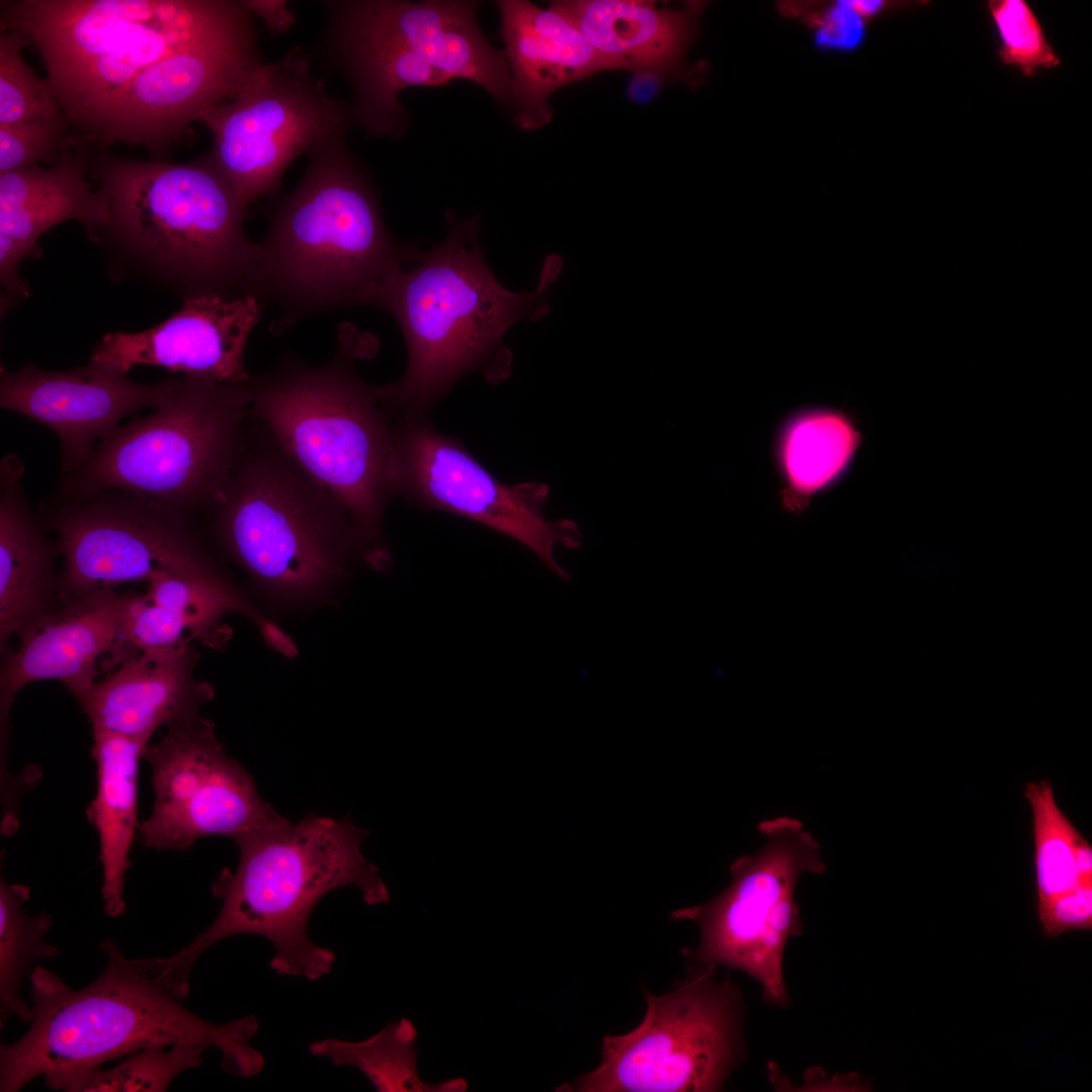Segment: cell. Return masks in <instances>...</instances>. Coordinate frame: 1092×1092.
Returning a JSON list of instances; mask_svg holds the SVG:
<instances>
[{"label":"cell","instance_id":"cell-1","mask_svg":"<svg viewBox=\"0 0 1092 1092\" xmlns=\"http://www.w3.org/2000/svg\"><path fill=\"white\" fill-rule=\"evenodd\" d=\"M102 974L74 990L54 971L29 976L32 1018L18 1039L0 1045V1091L16 1092L37 1077L47 1087L152 1045L196 1043L221 1053L222 1069L250 1078L264 1068L252 1039L254 1015L223 1024L204 1020L170 989L161 958L126 959L112 939L100 942Z\"/></svg>","mask_w":1092,"mask_h":1092},{"label":"cell","instance_id":"cell-2","mask_svg":"<svg viewBox=\"0 0 1092 1092\" xmlns=\"http://www.w3.org/2000/svg\"><path fill=\"white\" fill-rule=\"evenodd\" d=\"M448 219L444 241L399 272L376 305L394 317L407 348L403 376L376 386L393 417L428 419L455 382L473 371L490 382L508 378L512 353L504 335L520 320L537 322L548 314L550 286L562 268L560 256L549 255L536 290H508L478 245L480 216L457 220L449 214Z\"/></svg>","mask_w":1092,"mask_h":1092},{"label":"cell","instance_id":"cell-3","mask_svg":"<svg viewBox=\"0 0 1092 1092\" xmlns=\"http://www.w3.org/2000/svg\"><path fill=\"white\" fill-rule=\"evenodd\" d=\"M307 156L304 175L274 206L258 243L251 296L279 307V330L314 312L376 306L423 252L390 236L377 192L345 139Z\"/></svg>","mask_w":1092,"mask_h":1092},{"label":"cell","instance_id":"cell-4","mask_svg":"<svg viewBox=\"0 0 1092 1092\" xmlns=\"http://www.w3.org/2000/svg\"><path fill=\"white\" fill-rule=\"evenodd\" d=\"M368 833L348 816L309 813L297 823L282 818L236 839L237 868L222 869L211 886L212 895L221 900L216 918L186 947L162 959L174 994L183 1000L199 957L238 934L267 938L275 950L270 967L279 975L314 981L331 973L335 953L307 933L314 906L346 886L357 887L367 905L389 901L379 869L360 849Z\"/></svg>","mask_w":1092,"mask_h":1092},{"label":"cell","instance_id":"cell-5","mask_svg":"<svg viewBox=\"0 0 1092 1092\" xmlns=\"http://www.w3.org/2000/svg\"><path fill=\"white\" fill-rule=\"evenodd\" d=\"M1 30L39 53L74 147H89L126 93L164 60L249 23L234 0H5Z\"/></svg>","mask_w":1092,"mask_h":1092},{"label":"cell","instance_id":"cell-6","mask_svg":"<svg viewBox=\"0 0 1092 1092\" xmlns=\"http://www.w3.org/2000/svg\"><path fill=\"white\" fill-rule=\"evenodd\" d=\"M224 492L208 513L223 554L273 607L330 605L357 565L384 570L351 516L255 420Z\"/></svg>","mask_w":1092,"mask_h":1092},{"label":"cell","instance_id":"cell-7","mask_svg":"<svg viewBox=\"0 0 1092 1092\" xmlns=\"http://www.w3.org/2000/svg\"><path fill=\"white\" fill-rule=\"evenodd\" d=\"M81 153L106 212L96 242L185 299L251 296L258 244L244 229L249 204L207 154L173 164Z\"/></svg>","mask_w":1092,"mask_h":1092},{"label":"cell","instance_id":"cell-8","mask_svg":"<svg viewBox=\"0 0 1092 1092\" xmlns=\"http://www.w3.org/2000/svg\"><path fill=\"white\" fill-rule=\"evenodd\" d=\"M360 337L342 329L333 358L313 366L294 353L248 381L250 417L312 480L347 510L377 558L389 566L383 518L394 496L393 417L355 368Z\"/></svg>","mask_w":1092,"mask_h":1092},{"label":"cell","instance_id":"cell-9","mask_svg":"<svg viewBox=\"0 0 1092 1092\" xmlns=\"http://www.w3.org/2000/svg\"><path fill=\"white\" fill-rule=\"evenodd\" d=\"M325 63L352 88V124L370 135L398 138L407 117L398 95L464 79L497 103L513 107V82L504 52L477 24L476 2L433 0L322 1Z\"/></svg>","mask_w":1092,"mask_h":1092},{"label":"cell","instance_id":"cell-10","mask_svg":"<svg viewBox=\"0 0 1092 1092\" xmlns=\"http://www.w3.org/2000/svg\"><path fill=\"white\" fill-rule=\"evenodd\" d=\"M247 383L174 377L154 413L119 426L87 461L62 475V494L119 489L190 516L208 514L224 492L244 442Z\"/></svg>","mask_w":1092,"mask_h":1092},{"label":"cell","instance_id":"cell-11","mask_svg":"<svg viewBox=\"0 0 1092 1092\" xmlns=\"http://www.w3.org/2000/svg\"><path fill=\"white\" fill-rule=\"evenodd\" d=\"M713 966H694L661 996L647 990L643 1021L603 1040L598 1068L560 1087L580 1092L718 1091L742 1057L741 996Z\"/></svg>","mask_w":1092,"mask_h":1092},{"label":"cell","instance_id":"cell-12","mask_svg":"<svg viewBox=\"0 0 1092 1092\" xmlns=\"http://www.w3.org/2000/svg\"><path fill=\"white\" fill-rule=\"evenodd\" d=\"M758 830L766 843L731 864L727 889L704 905L671 916L700 926L699 946L684 950L695 966L740 970L761 985L764 1001L785 1008L790 998L783 978L784 951L788 939L803 932L797 882L805 873H824L826 866L819 843L799 820L767 819Z\"/></svg>","mask_w":1092,"mask_h":1092},{"label":"cell","instance_id":"cell-13","mask_svg":"<svg viewBox=\"0 0 1092 1092\" xmlns=\"http://www.w3.org/2000/svg\"><path fill=\"white\" fill-rule=\"evenodd\" d=\"M197 121L212 136L207 156L249 205L279 188L294 159L345 139L352 125L348 103L329 93L299 47L263 61L233 99Z\"/></svg>","mask_w":1092,"mask_h":1092},{"label":"cell","instance_id":"cell-14","mask_svg":"<svg viewBox=\"0 0 1092 1092\" xmlns=\"http://www.w3.org/2000/svg\"><path fill=\"white\" fill-rule=\"evenodd\" d=\"M190 517L126 490L63 495L49 517L63 557L61 596L147 581L161 570L206 573L222 569Z\"/></svg>","mask_w":1092,"mask_h":1092},{"label":"cell","instance_id":"cell-15","mask_svg":"<svg viewBox=\"0 0 1092 1092\" xmlns=\"http://www.w3.org/2000/svg\"><path fill=\"white\" fill-rule=\"evenodd\" d=\"M394 447L390 480L395 495L425 509L449 512L505 534L528 547L558 578L568 572L554 549H576L582 543L577 524L547 520L546 483L499 482L457 438L439 433L428 419L393 417Z\"/></svg>","mask_w":1092,"mask_h":1092},{"label":"cell","instance_id":"cell-16","mask_svg":"<svg viewBox=\"0 0 1092 1092\" xmlns=\"http://www.w3.org/2000/svg\"><path fill=\"white\" fill-rule=\"evenodd\" d=\"M143 759L155 795L151 815L139 826L148 848L184 851L209 836L235 841L284 818L261 798L202 716L168 727L148 744Z\"/></svg>","mask_w":1092,"mask_h":1092},{"label":"cell","instance_id":"cell-17","mask_svg":"<svg viewBox=\"0 0 1092 1092\" xmlns=\"http://www.w3.org/2000/svg\"><path fill=\"white\" fill-rule=\"evenodd\" d=\"M173 378L142 384L127 373L90 362L66 371H50L30 363L17 371L1 365L0 406L36 421L58 436L62 475L81 466L98 444L125 418L157 408Z\"/></svg>","mask_w":1092,"mask_h":1092},{"label":"cell","instance_id":"cell-18","mask_svg":"<svg viewBox=\"0 0 1092 1092\" xmlns=\"http://www.w3.org/2000/svg\"><path fill=\"white\" fill-rule=\"evenodd\" d=\"M263 309L254 296L187 298L180 310L154 328L105 335L89 362L121 373L151 365L216 382L247 383L252 375L244 351Z\"/></svg>","mask_w":1092,"mask_h":1092},{"label":"cell","instance_id":"cell-19","mask_svg":"<svg viewBox=\"0 0 1092 1092\" xmlns=\"http://www.w3.org/2000/svg\"><path fill=\"white\" fill-rule=\"evenodd\" d=\"M134 593L101 588L61 597L47 615L22 628L16 650L2 663L1 714L26 685L59 680L78 698L96 680L99 658L119 640Z\"/></svg>","mask_w":1092,"mask_h":1092},{"label":"cell","instance_id":"cell-20","mask_svg":"<svg viewBox=\"0 0 1092 1092\" xmlns=\"http://www.w3.org/2000/svg\"><path fill=\"white\" fill-rule=\"evenodd\" d=\"M199 658L190 640L145 650L76 699L92 730L150 744L159 728L201 716L213 699L212 686L196 678Z\"/></svg>","mask_w":1092,"mask_h":1092},{"label":"cell","instance_id":"cell-21","mask_svg":"<svg viewBox=\"0 0 1092 1092\" xmlns=\"http://www.w3.org/2000/svg\"><path fill=\"white\" fill-rule=\"evenodd\" d=\"M90 180L86 159L76 149L55 166L0 174V282L5 291L22 298L30 295L20 264L39 257V237L57 224L76 220L97 241L106 212Z\"/></svg>","mask_w":1092,"mask_h":1092},{"label":"cell","instance_id":"cell-22","mask_svg":"<svg viewBox=\"0 0 1092 1092\" xmlns=\"http://www.w3.org/2000/svg\"><path fill=\"white\" fill-rule=\"evenodd\" d=\"M500 36L513 82L516 122L525 129L547 123L549 97L559 88L610 70L577 27L562 13L524 0H502Z\"/></svg>","mask_w":1092,"mask_h":1092},{"label":"cell","instance_id":"cell-23","mask_svg":"<svg viewBox=\"0 0 1092 1092\" xmlns=\"http://www.w3.org/2000/svg\"><path fill=\"white\" fill-rule=\"evenodd\" d=\"M24 467L13 454L0 463V649L12 653V636L56 608L61 600L53 544L25 498Z\"/></svg>","mask_w":1092,"mask_h":1092},{"label":"cell","instance_id":"cell-24","mask_svg":"<svg viewBox=\"0 0 1092 1092\" xmlns=\"http://www.w3.org/2000/svg\"><path fill=\"white\" fill-rule=\"evenodd\" d=\"M550 6L577 27L610 70L668 77L679 69L696 36L703 4L669 9L642 0H567Z\"/></svg>","mask_w":1092,"mask_h":1092},{"label":"cell","instance_id":"cell-25","mask_svg":"<svg viewBox=\"0 0 1092 1092\" xmlns=\"http://www.w3.org/2000/svg\"><path fill=\"white\" fill-rule=\"evenodd\" d=\"M92 739L97 788L86 815L99 839L103 909L117 918L125 911V876L140 826L139 765L148 744L100 730H92Z\"/></svg>","mask_w":1092,"mask_h":1092},{"label":"cell","instance_id":"cell-26","mask_svg":"<svg viewBox=\"0 0 1092 1092\" xmlns=\"http://www.w3.org/2000/svg\"><path fill=\"white\" fill-rule=\"evenodd\" d=\"M417 1038L415 1024L400 1018L361 1041L326 1038L311 1042L308 1050L336 1066L355 1067L380 1092L466 1091L468 1083L460 1077L438 1083H427L420 1077Z\"/></svg>","mask_w":1092,"mask_h":1092},{"label":"cell","instance_id":"cell-27","mask_svg":"<svg viewBox=\"0 0 1092 1092\" xmlns=\"http://www.w3.org/2000/svg\"><path fill=\"white\" fill-rule=\"evenodd\" d=\"M859 443L851 421L839 412L815 410L792 420L781 439L788 497L802 500L831 483Z\"/></svg>","mask_w":1092,"mask_h":1092},{"label":"cell","instance_id":"cell-28","mask_svg":"<svg viewBox=\"0 0 1092 1092\" xmlns=\"http://www.w3.org/2000/svg\"><path fill=\"white\" fill-rule=\"evenodd\" d=\"M30 888L0 880V1025L11 1017L22 1023L32 1018V1006L21 996L24 980L34 964L56 958L60 949L47 936L52 917L46 912L28 915L24 904Z\"/></svg>","mask_w":1092,"mask_h":1092},{"label":"cell","instance_id":"cell-29","mask_svg":"<svg viewBox=\"0 0 1092 1092\" xmlns=\"http://www.w3.org/2000/svg\"><path fill=\"white\" fill-rule=\"evenodd\" d=\"M207 1046L196 1043L152 1045L125 1056L111 1068H93L61 1080L53 1090L67 1092H163L179 1074L202 1065Z\"/></svg>","mask_w":1092,"mask_h":1092},{"label":"cell","instance_id":"cell-30","mask_svg":"<svg viewBox=\"0 0 1092 1092\" xmlns=\"http://www.w3.org/2000/svg\"><path fill=\"white\" fill-rule=\"evenodd\" d=\"M1025 797L1032 810L1036 894L1039 902L1084 884L1075 861V847L1082 835L1057 805L1049 782L1027 784Z\"/></svg>","mask_w":1092,"mask_h":1092},{"label":"cell","instance_id":"cell-31","mask_svg":"<svg viewBox=\"0 0 1092 1092\" xmlns=\"http://www.w3.org/2000/svg\"><path fill=\"white\" fill-rule=\"evenodd\" d=\"M29 46L18 31L0 35V125L65 119L40 79L23 59Z\"/></svg>","mask_w":1092,"mask_h":1092},{"label":"cell","instance_id":"cell-32","mask_svg":"<svg viewBox=\"0 0 1092 1092\" xmlns=\"http://www.w3.org/2000/svg\"><path fill=\"white\" fill-rule=\"evenodd\" d=\"M987 9L998 35V58L1002 64L1019 70L1025 77L1060 65V58L1026 1L991 0Z\"/></svg>","mask_w":1092,"mask_h":1092},{"label":"cell","instance_id":"cell-33","mask_svg":"<svg viewBox=\"0 0 1092 1092\" xmlns=\"http://www.w3.org/2000/svg\"><path fill=\"white\" fill-rule=\"evenodd\" d=\"M74 142L66 119L0 125V174L58 164Z\"/></svg>","mask_w":1092,"mask_h":1092},{"label":"cell","instance_id":"cell-34","mask_svg":"<svg viewBox=\"0 0 1092 1092\" xmlns=\"http://www.w3.org/2000/svg\"><path fill=\"white\" fill-rule=\"evenodd\" d=\"M1038 919L1046 936L1092 928V883L1037 902Z\"/></svg>","mask_w":1092,"mask_h":1092},{"label":"cell","instance_id":"cell-35","mask_svg":"<svg viewBox=\"0 0 1092 1092\" xmlns=\"http://www.w3.org/2000/svg\"><path fill=\"white\" fill-rule=\"evenodd\" d=\"M807 19L814 30L816 44L824 50H854L862 42L866 34V21L856 15L845 1L808 13Z\"/></svg>","mask_w":1092,"mask_h":1092},{"label":"cell","instance_id":"cell-36","mask_svg":"<svg viewBox=\"0 0 1092 1092\" xmlns=\"http://www.w3.org/2000/svg\"><path fill=\"white\" fill-rule=\"evenodd\" d=\"M250 15L262 19L273 34L287 32L296 22L286 0H243Z\"/></svg>","mask_w":1092,"mask_h":1092},{"label":"cell","instance_id":"cell-37","mask_svg":"<svg viewBox=\"0 0 1092 1092\" xmlns=\"http://www.w3.org/2000/svg\"><path fill=\"white\" fill-rule=\"evenodd\" d=\"M665 76L655 71L634 72L627 84V95L638 104L653 100L660 92Z\"/></svg>","mask_w":1092,"mask_h":1092},{"label":"cell","instance_id":"cell-38","mask_svg":"<svg viewBox=\"0 0 1092 1092\" xmlns=\"http://www.w3.org/2000/svg\"><path fill=\"white\" fill-rule=\"evenodd\" d=\"M1075 861L1082 883H1092V848L1081 836L1075 847Z\"/></svg>","mask_w":1092,"mask_h":1092},{"label":"cell","instance_id":"cell-39","mask_svg":"<svg viewBox=\"0 0 1092 1092\" xmlns=\"http://www.w3.org/2000/svg\"><path fill=\"white\" fill-rule=\"evenodd\" d=\"M845 2L864 21L877 17L893 6L892 3L880 0H846Z\"/></svg>","mask_w":1092,"mask_h":1092}]
</instances>
